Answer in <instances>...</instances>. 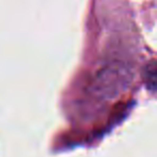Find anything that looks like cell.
<instances>
[{
  "mask_svg": "<svg viewBox=\"0 0 157 157\" xmlns=\"http://www.w3.org/2000/svg\"><path fill=\"white\" fill-rule=\"evenodd\" d=\"M156 76H157V68H156V60L153 59L151 63L145 67L144 70V80L147 88L151 92L154 93L156 90Z\"/></svg>",
  "mask_w": 157,
  "mask_h": 157,
  "instance_id": "7a4b0ae2",
  "label": "cell"
},
{
  "mask_svg": "<svg viewBox=\"0 0 157 157\" xmlns=\"http://www.w3.org/2000/svg\"><path fill=\"white\" fill-rule=\"evenodd\" d=\"M132 81L130 70L121 63L108 65L94 78L92 90L101 98H114L121 95Z\"/></svg>",
  "mask_w": 157,
  "mask_h": 157,
  "instance_id": "6da1fadb",
  "label": "cell"
}]
</instances>
